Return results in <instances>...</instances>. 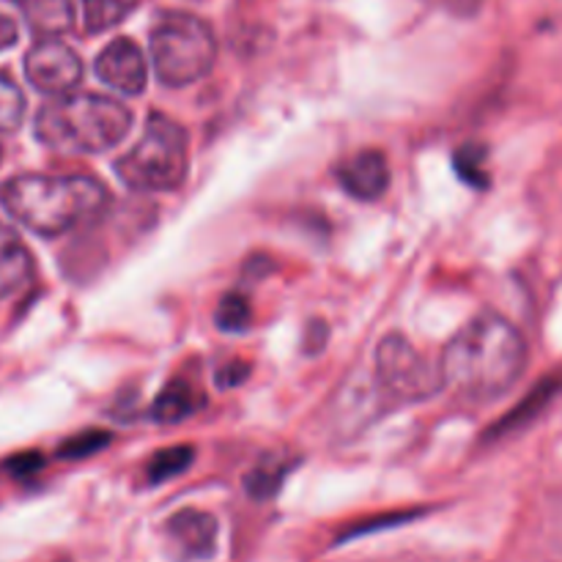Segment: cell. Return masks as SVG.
<instances>
[{"mask_svg":"<svg viewBox=\"0 0 562 562\" xmlns=\"http://www.w3.org/2000/svg\"><path fill=\"white\" fill-rule=\"evenodd\" d=\"M36 38H58L75 31V0H14Z\"/></svg>","mask_w":562,"mask_h":562,"instance_id":"11","label":"cell"},{"mask_svg":"<svg viewBox=\"0 0 562 562\" xmlns=\"http://www.w3.org/2000/svg\"><path fill=\"white\" fill-rule=\"evenodd\" d=\"M195 461V450L190 445H173V448H162L151 456L146 467V481L151 486H159V483H168L170 477L187 472Z\"/></svg>","mask_w":562,"mask_h":562,"instance_id":"15","label":"cell"},{"mask_svg":"<svg viewBox=\"0 0 562 562\" xmlns=\"http://www.w3.org/2000/svg\"><path fill=\"white\" fill-rule=\"evenodd\" d=\"M16 38H20V27H16V22L11 20L9 14H3V11H0V53L9 47H14Z\"/></svg>","mask_w":562,"mask_h":562,"instance_id":"25","label":"cell"},{"mask_svg":"<svg viewBox=\"0 0 562 562\" xmlns=\"http://www.w3.org/2000/svg\"><path fill=\"white\" fill-rule=\"evenodd\" d=\"M33 274V256L22 236L0 223V300L20 291Z\"/></svg>","mask_w":562,"mask_h":562,"instance_id":"12","label":"cell"},{"mask_svg":"<svg viewBox=\"0 0 562 562\" xmlns=\"http://www.w3.org/2000/svg\"><path fill=\"white\" fill-rule=\"evenodd\" d=\"M110 442H113V437H110L108 431H82V434H77V437L66 439V442L60 445L58 459H66V461L88 459V456H97L99 450L108 448Z\"/></svg>","mask_w":562,"mask_h":562,"instance_id":"21","label":"cell"},{"mask_svg":"<svg viewBox=\"0 0 562 562\" xmlns=\"http://www.w3.org/2000/svg\"><path fill=\"white\" fill-rule=\"evenodd\" d=\"M25 77L36 91L49 97L71 93L82 80V60L58 38H38L25 55Z\"/></svg>","mask_w":562,"mask_h":562,"instance_id":"7","label":"cell"},{"mask_svg":"<svg viewBox=\"0 0 562 562\" xmlns=\"http://www.w3.org/2000/svg\"><path fill=\"white\" fill-rule=\"evenodd\" d=\"M137 5V0H82V27L86 33H102L119 25Z\"/></svg>","mask_w":562,"mask_h":562,"instance_id":"16","label":"cell"},{"mask_svg":"<svg viewBox=\"0 0 562 562\" xmlns=\"http://www.w3.org/2000/svg\"><path fill=\"white\" fill-rule=\"evenodd\" d=\"M437 5H442V9L453 11V14H461V16H470L475 14L477 5H481V0H434Z\"/></svg>","mask_w":562,"mask_h":562,"instance_id":"27","label":"cell"},{"mask_svg":"<svg viewBox=\"0 0 562 562\" xmlns=\"http://www.w3.org/2000/svg\"><path fill=\"white\" fill-rule=\"evenodd\" d=\"M247 376H250V362L234 360L228 362V366L217 368L214 382H217L220 390H231V387H239L241 382H247Z\"/></svg>","mask_w":562,"mask_h":562,"instance_id":"22","label":"cell"},{"mask_svg":"<svg viewBox=\"0 0 562 562\" xmlns=\"http://www.w3.org/2000/svg\"><path fill=\"white\" fill-rule=\"evenodd\" d=\"M132 126V113L102 93H64L42 104L33 121L38 140L53 151L102 154L119 146Z\"/></svg>","mask_w":562,"mask_h":562,"instance_id":"3","label":"cell"},{"mask_svg":"<svg viewBox=\"0 0 562 562\" xmlns=\"http://www.w3.org/2000/svg\"><path fill=\"white\" fill-rule=\"evenodd\" d=\"M554 393H558V382L538 384V387L527 395V401H521V404L516 406V409L510 412L505 420H499L488 434H492V437H503V434H510V431H516V428H521L525 423H530L532 417L543 409V406L549 404V398H552Z\"/></svg>","mask_w":562,"mask_h":562,"instance_id":"17","label":"cell"},{"mask_svg":"<svg viewBox=\"0 0 562 562\" xmlns=\"http://www.w3.org/2000/svg\"><path fill=\"white\" fill-rule=\"evenodd\" d=\"M327 338H329V329H327V324L324 322H311L307 324V333H305V346H302V349L307 351V355H318V351L324 349V346H327Z\"/></svg>","mask_w":562,"mask_h":562,"instance_id":"23","label":"cell"},{"mask_svg":"<svg viewBox=\"0 0 562 562\" xmlns=\"http://www.w3.org/2000/svg\"><path fill=\"white\" fill-rule=\"evenodd\" d=\"M108 187L93 176L22 173L0 184V206L38 236H60L108 209Z\"/></svg>","mask_w":562,"mask_h":562,"instance_id":"2","label":"cell"},{"mask_svg":"<svg viewBox=\"0 0 562 562\" xmlns=\"http://www.w3.org/2000/svg\"><path fill=\"white\" fill-rule=\"evenodd\" d=\"M44 467V461L38 459V453H25V456H20V459H14L9 464V470L14 472V475H20V477H25V475H31V472H36V470H42Z\"/></svg>","mask_w":562,"mask_h":562,"instance_id":"26","label":"cell"},{"mask_svg":"<svg viewBox=\"0 0 562 562\" xmlns=\"http://www.w3.org/2000/svg\"><path fill=\"white\" fill-rule=\"evenodd\" d=\"M154 75L165 88H184L212 71L217 60V38L209 22L192 14H168L154 25L151 38Z\"/></svg>","mask_w":562,"mask_h":562,"instance_id":"5","label":"cell"},{"mask_svg":"<svg viewBox=\"0 0 562 562\" xmlns=\"http://www.w3.org/2000/svg\"><path fill=\"white\" fill-rule=\"evenodd\" d=\"M486 146L481 143H464L459 151L453 154L456 176L464 181L472 190H486L488 187V170H486Z\"/></svg>","mask_w":562,"mask_h":562,"instance_id":"18","label":"cell"},{"mask_svg":"<svg viewBox=\"0 0 562 562\" xmlns=\"http://www.w3.org/2000/svg\"><path fill=\"white\" fill-rule=\"evenodd\" d=\"M217 519L206 510L181 508L179 514L165 521V538L176 558L184 562L209 560L217 552Z\"/></svg>","mask_w":562,"mask_h":562,"instance_id":"9","label":"cell"},{"mask_svg":"<svg viewBox=\"0 0 562 562\" xmlns=\"http://www.w3.org/2000/svg\"><path fill=\"white\" fill-rule=\"evenodd\" d=\"M527 344L519 329L497 313L472 318L442 351L445 387L470 401H494L525 373Z\"/></svg>","mask_w":562,"mask_h":562,"instance_id":"1","label":"cell"},{"mask_svg":"<svg viewBox=\"0 0 562 562\" xmlns=\"http://www.w3.org/2000/svg\"><path fill=\"white\" fill-rule=\"evenodd\" d=\"M294 467L296 459H289V456L283 453L263 456V459L252 467L250 475H247V494H250L252 499H261V503L263 499H272L274 494L280 492V486H283L285 475H289Z\"/></svg>","mask_w":562,"mask_h":562,"instance_id":"14","label":"cell"},{"mask_svg":"<svg viewBox=\"0 0 562 562\" xmlns=\"http://www.w3.org/2000/svg\"><path fill=\"white\" fill-rule=\"evenodd\" d=\"M25 121V93L9 71H0V132H16Z\"/></svg>","mask_w":562,"mask_h":562,"instance_id":"19","label":"cell"},{"mask_svg":"<svg viewBox=\"0 0 562 562\" xmlns=\"http://www.w3.org/2000/svg\"><path fill=\"white\" fill-rule=\"evenodd\" d=\"M203 406H206V395L198 390V384L187 382V379H173L154 401L151 417L157 423H181L198 415Z\"/></svg>","mask_w":562,"mask_h":562,"instance_id":"13","label":"cell"},{"mask_svg":"<svg viewBox=\"0 0 562 562\" xmlns=\"http://www.w3.org/2000/svg\"><path fill=\"white\" fill-rule=\"evenodd\" d=\"M338 181L357 201H376L390 187V162L376 148L355 154L338 168Z\"/></svg>","mask_w":562,"mask_h":562,"instance_id":"10","label":"cell"},{"mask_svg":"<svg viewBox=\"0 0 562 562\" xmlns=\"http://www.w3.org/2000/svg\"><path fill=\"white\" fill-rule=\"evenodd\" d=\"M190 168L184 126L165 113H151L140 140L115 162V173L130 190L165 192L181 187Z\"/></svg>","mask_w":562,"mask_h":562,"instance_id":"4","label":"cell"},{"mask_svg":"<svg viewBox=\"0 0 562 562\" xmlns=\"http://www.w3.org/2000/svg\"><path fill=\"white\" fill-rule=\"evenodd\" d=\"M252 322V311L250 302L239 294V291H231L220 300L217 313H214V324L223 333H245Z\"/></svg>","mask_w":562,"mask_h":562,"instance_id":"20","label":"cell"},{"mask_svg":"<svg viewBox=\"0 0 562 562\" xmlns=\"http://www.w3.org/2000/svg\"><path fill=\"white\" fill-rule=\"evenodd\" d=\"M376 379L398 401H426L445 387L442 368L434 366L409 338L393 333L376 349Z\"/></svg>","mask_w":562,"mask_h":562,"instance_id":"6","label":"cell"},{"mask_svg":"<svg viewBox=\"0 0 562 562\" xmlns=\"http://www.w3.org/2000/svg\"><path fill=\"white\" fill-rule=\"evenodd\" d=\"M97 77L124 97H140L148 86V64L143 49L132 38L110 42L97 58Z\"/></svg>","mask_w":562,"mask_h":562,"instance_id":"8","label":"cell"},{"mask_svg":"<svg viewBox=\"0 0 562 562\" xmlns=\"http://www.w3.org/2000/svg\"><path fill=\"white\" fill-rule=\"evenodd\" d=\"M412 516L417 514H393V516H384V519H373V521H366V525L355 527V530H346L344 538H355V536H362V532H371L376 530V527H384V525H404V521H409Z\"/></svg>","mask_w":562,"mask_h":562,"instance_id":"24","label":"cell"},{"mask_svg":"<svg viewBox=\"0 0 562 562\" xmlns=\"http://www.w3.org/2000/svg\"><path fill=\"white\" fill-rule=\"evenodd\" d=\"M0 157H3V154H0Z\"/></svg>","mask_w":562,"mask_h":562,"instance_id":"28","label":"cell"}]
</instances>
